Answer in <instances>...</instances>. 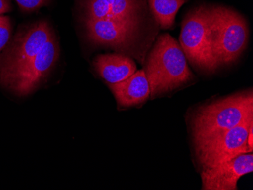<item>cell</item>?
<instances>
[{
  "instance_id": "cell-4",
  "label": "cell",
  "mask_w": 253,
  "mask_h": 190,
  "mask_svg": "<svg viewBox=\"0 0 253 190\" xmlns=\"http://www.w3.org/2000/svg\"><path fill=\"white\" fill-rule=\"evenodd\" d=\"M180 43L186 58L198 69L213 72L219 68L214 57L210 35V6L190 10L183 23Z\"/></svg>"
},
{
  "instance_id": "cell-5",
  "label": "cell",
  "mask_w": 253,
  "mask_h": 190,
  "mask_svg": "<svg viewBox=\"0 0 253 190\" xmlns=\"http://www.w3.org/2000/svg\"><path fill=\"white\" fill-rule=\"evenodd\" d=\"M59 56V44L52 35L35 56L13 69L0 72V83L19 96L29 94L49 75Z\"/></svg>"
},
{
  "instance_id": "cell-11",
  "label": "cell",
  "mask_w": 253,
  "mask_h": 190,
  "mask_svg": "<svg viewBox=\"0 0 253 190\" xmlns=\"http://www.w3.org/2000/svg\"><path fill=\"white\" fill-rule=\"evenodd\" d=\"M109 86L119 104L125 107L142 104L150 96L149 83L143 70L137 71L125 80Z\"/></svg>"
},
{
  "instance_id": "cell-13",
  "label": "cell",
  "mask_w": 253,
  "mask_h": 190,
  "mask_svg": "<svg viewBox=\"0 0 253 190\" xmlns=\"http://www.w3.org/2000/svg\"><path fill=\"white\" fill-rule=\"evenodd\" d=\"M188 0H148L149 8L161 28L169 29L174 26L180 7Z\"/></svg>"
},
{
  "instance_id": "cell-9",
  "label": "cell",
  "mask_w": 253,
  "mask_h": 190,
  "mask_svg": "<svg viewBox=\"0 0 253 190\" xmlns=\"http://www.w3.org/2000/svg\"><path fill=\"white\" fill-rule=\"evenodd\" d=\"M139 23L114 20L86 19L88 38L98 45L123 50L135 38Z\"/></svg>"
},
{
  "instance_id": "cell-2",
  "label": "cell",
  "mask_w": 253,
  "mask_h": 190,
  "mask_svg": "<svg viewBox=\"0 0 253 190\" xmlns=\"http://www.w3.org/2000/svg\"><path fill=\"white\" fill-rule=\"evenodd\" d=\"M253 117V92L246 91L200 107L193 116L194 140L215 135Z\"/></svg>"
},
{
  "instance_id": "cell-6",
  "label": "cell",
  "mask_w": 253,
  "mask_h": 190,
  "mask_svg": "<svg viewBox=\"0 0 253 190\" xmlns=\"http://www.w3.org/2000/svg\"><path fill=\"white\" fill-rule=\"evenodd\" d=\"M253 124L252 117L234 128L194 140L197 158L203 169L222 164L240 154L253 152L247 143L249 129Z\"/></svg>"
},
{
  "instance_id": "cell-8",
  "label": "cell",
  "mask_w": 253,
  "mask_h": 190,
  "mask_svg": "<svg viewBox=\"0 0 253 190\" xmlns=\"http://www.w3.org/2000/svg\"><path fill=\"white\" fill-rule=\"evenodd\" d=\"M253 170V153L240 154L230 161L203 169L202 190H237L239 179Z\"/></svg>"
},
{
  "instance_id": "cell-1",
  "label": "cell",
  "mask_w": 253,
  "mask_h": 190,
  "mask_svg": "<svg viewBox=\"0 0 253 190\" xmlns=\"http://www.w3.org/2000/svg\"><path fill=\"white\" fill-rule=\"evenodd\" d=\"M143 71L152 99L180 87L194 78L181 46L169 34L157 38Z\"/></svg>"
},
{
  "instance_id": "cell-18",
  "label": "cell",
  "mask_w": 253,
  "mask_h": 190,
  "mask_svg": "<svg viewBox=\"0 0 253 190\" xmlns=\"http://www.w3.org/2000/svg\"><path fill=\"white\" fill-rule=\"evenodd\" d=\"M0 15H1V14H0Z\"/></svg>"
},
{
  "instance_id": "cell-15",
  "label": "cell",
  "mask_w": 253,
  "mask_h": 190,
  "mask_svg": "<svg viewBox=\"0 0 253 190\" xmlns=\"http://www.w3.org/2000/svg\"><path fill=\"white\" fill-rule=\"evenodd\" d=\"M50 0H16L20 8L24 11L31 12L47 5Z\"/></svg>"
},
{
  "instance_id": "cell-3",
  "label": "cell",
  "mask_w": 253,
  "mask_h": 190,
  "mask_svg": "<svg viewBox=\"0 0 253 190\" xmlns=\"http://www.w3.org/2000/svg\"><path fill=\"white\" fill-rule=\"evenodd\" d=\"M210 35L213 52L220 66L235 62L249 42L248 25L234 9L221 5L210 6Z\"/></svg>"
},
{
  "instance_id": "cell-7",
  "label": "cell",
  "mask_w": 253,
  "mask_h": 190,
  "mask_svg": "<svg viewBox=\"0 0 253 190\" xmlns=\"http://www.w3.org/2000/svg\"><path fill=\"white\" fill-rule=\"evenodd\" d=\"M54 35L46 21H39L17 37L0 57V72L13 69L34 57Z\"/></svg>"
},
{
  "instance_id": "cell-16",
  "label": "cell",
  "mask_w": 253,
  "mask_h": 190,
  "mask_svg": "<svg viewBox=\"0 0 253 190\" xmlns=\"http://www.w3.org/2000/svg\"><path fill=\"white\" fill-rule=\"evenodd\" d=\"M11 10L10 0H0V14L7 13Z\"/></svg>"
},
{
  "instance_id": "cell-12",
  "label": "cell",
  "mask_w": 253,
  "mask_h": 190,
  "mask_svg": "<svg viewBox=\"0 0 253 190\" xmlns=\"http://www.w3.org/2000/svg\"><path fill=\"white\" fill-rule=\"evenodd\" d=\"M95 69L109 84L119 83L136 72L135 62L122 54H106L96 58Z\"/></svg>"
},
{
  "instance_id": "cell-17",
  "label": "cell",
  "mask_w": 253,
  "mask_h": 190,
  "mask_svg": "<svg viewBox=\"0 0 253 190\" xmlns=\"http://www.w3.org/2000/svg\"><path fill=\"white\" fill-rule=\"evenodd\" d=\"M247 143L249 147L253 150V124L249 129L248 135H247Z\"/></svg>"
},
{
  "instance_id": "cell-10",
  "label": "cell",
  "mask_w": 253,
  "mask_h": 190,
  "mask_svg": "<svg viewBox=\"0 0 253 190\" xmlns=\"http://www.w3.org/2000/svg\"><path fill=\"white\" fill-rule=\"evenodd\" d=\"M86 19L139 23L146 0H85Z\"/></svg>"
},
{
  "instance_id": "cell-14",
  "label": "cell",
  "mask_w": 253,
  "mask_h": 190,
  "mask_svg": "<svg viewBox=\"0 0 253 190\" xmlns=\"http://www.w3.org/2000/svg\"><path fill=\"white\" fill-rule=\"evenodd\" d=\"M11 24L10 18L0 15V52L6 46L11 37Z\"/></svg>"
}]
</instances>
